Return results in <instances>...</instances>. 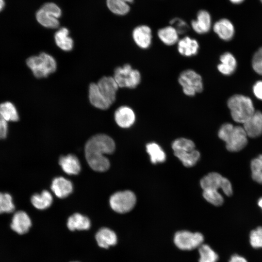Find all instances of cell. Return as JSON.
Wrapping results in <instances>:
<instances>
[{"label":"cell","instance_id":"1","mask_svg":"<svg viewBox=\"0 0 262 262\" xmlns=\"http://www.w3.org/2000/svg\"><path fill=\"white\" fill-rule=\"evenodd\" d=\"M115 143L110 136L97 134L89 139L85 146V156L90 167L98 172H104L110 167L109 160L104 155L112 153Z\"/></svg>","mask_w":262,"mask_h":262},{"label":"cell","instance_id":"2","mask_svg":"<svg viewBox=\"0 0 262 262\" xmlns=\"http://www.w3.org/2000/svg\"><path fill=\"white\" fill-rule=\"evenodd\" d=\"M218 135L225 142L226 148L229 151H239L247 143V135L244 128L241 126H234L230 123L224 124L220 127Z\"/></svg>","mask_w":262,"mask_h":262},{"label":"cell","instance_id":"3","mask_svg":"<svg viewBox=\"0 0 262 262\" xmlns=\"http://www.w3.org/2000/svg\"><path fill=\"white\" fill-rule=\"evenodd\" d=\"M227 104L234 121L244 123L255 113L251 99L242 95H234L228 100Z\"/></svg>","mask_w":262,"mask_h":262},{"label":"cell","instance_id":"4","mask_svg":"<svg viewBox=\"0 0 262 262\" xmlns=\"http://www.w3.org/2000/svg\"><path fill=\"white\" fill-rule=\"evenodd\" d=\"M26 64L34 76L37 78L48 77L54 72L57 68L55 59L46 52L29 57L26 61Z\"/></svg>","mask_w":262,"mask_h":262},{"label":"cell","instance_id":"5","mask_svg":"<svg viewBox=\"0 0 262 262\" xmlns=\"http://www.w3.org/2000/svg\"><path fill=\"white\" fill-rule=\"evenodd\" d=\"M178 82L182 87L184 94L188 97H194L203 90L204 85L201 75L192 69L182 71L179 76Z\"/></svg>","mask_w":262,"mask_h":262},{"label":"cell","instance_id":"6","mask_svg":"<svg viewBox=\"0 0 262 262\" xmlns=\"http://www.w3.org/2000/svg\"><path fill=\"white\" fill-rule=\"evenodd\" d=\"M113 77L119 87L129 89H134L138 86L142 79L140 71L128 64L116 67Z\"/></svg>","mask_w":262,"mask_h":262},{"label":"cell","instance_id":"7","mask_svg":"<svg viewBox=\"0 0 262 262\" xmlns=\"http://www.w3.org/2000/svg\"><path fill=\"white\" fill-rule=\"evenodd\" d=\"M136 198L131 191L126 190L112 195L109 200L111 208L115 212L124 213L131 211L135 205Z\"/></svg>","mask_w":262,"mask_h":262},{"label":"cell","instance_id":"8","mask_svg":"<svg viewBox=\"0 0 262 262\" xmlns=\"http://www.w3.org/2000/svg\"><path fill=\"white\" fill-rule=\"evenodd\" d=\"M200 185L203 191L221 189L228 196H231L233 192L230 181L216 172L210 173L204 176L200 180Z\"/></svg>","mask_w":262,"mask_h":262},{"label":"cell","instance_id":"9","mask_svg":"<svg viewBox=\"0 0 262 262\" xmlns=\"http://www.w3.org/2000/svg\"><path fill=\"white\" fill-rule=\"evenodd\" d=\"M204 241L203 235L199 232L181 230L176 233L174 237L175 245L180 249L191 250L199 247Z\"/></svg>","mask_w":262,"mask_h":262},{"label":"cell","instance_id":"10","mask_svg":"<svg viewBox=\"0 0 262 262\" xmlns=\"http://www.w3.org/2000/svg\"><path fill=\"white\" fill-rule=\"evenodd\" d=\"M132 38L135 44L142 49H147L152 44V34L150 28L146 25H140L132 31Z\"/></svg>","mask_w":262,"mask_h":262},{"label":"cell","instance_id":"11","mask_svg":"<svg viewBox=\"0 0 262 262\" xmlns=\"http://www.w3.org/2000/svg\"><path fill=\"white\" fill-rule=\"evenodd\" d=\"M97 84L102 95L112 105L116 99V92L119 88L114 77L104 76L99 80Z\"/></svg>","mask_w":262,"mask_h":262},{"label":"cell","instance_id":"12","mask_svg":"<svg viewBox=\"0 0 262 262\" xmlns=\"http://www.w3.org/2000/svg\"><path fill=\"white\" fill-rule=\"evenodd\" d=\"M114 117L117 125L122 128L131 127L133 125L136 119L133 110L126 105L118 107L115 112Z\"/></svg>","mask_w":262,"mask_h":262},{"label":"cell","instance_id":"13","mask_svg":"<svg viewBox=\"0 0 262 262\" xmlns=\"http://www.w3.org/2000/svg\"><path fill=\"white\" fill-rule=\"evenodd\" d=\"M177 50L180 55L186 57L196 56L199 49V44L195 38L185 36L177 43Z\"/></svg>","mask_w":262,"mask_h":262},{"label":"cell","instance_id":"14","mask_svg":"<svg viewBox=\"0 0 262 262\" xmlns=\"http://www.w3.org/2000/svg\"><path fill=\"white\" fill-rule=\"evenodd\" d=\"M244 124V129L248 136L256 138L262 134V113L256 111Z\"/></svg>","mask_w":262,"mask_h":262},{"label":"cell","instance_id":"15","mask_svg":"<svg viewBox=\"0 0 262 262\" xmlns=\"http://www.w3.org/2000/svg\"><path fill=\"white\" fill-rule=\"evenodd\" d=\"M192 29L196 33L202 34L207 33L212 27V18L210 14L206 10H200L197 14L196 18L191 21Z\"/></svg>","mask_w":262,"mask_h":262},{"label":"cell","instance_id":"16","mask_svg":"<svg viewBox=\"0 0 262 262\" xmlns=\"http://www.w3.org/2000/svg\"><path fill=\"white\" fill-rule=\"evenodd\" d=\"M32 222L27 213L24 211H19L14 214L11 228L17 233L24 234L29 231Z\"/></svg>","mask_w":262,"mask_h":262},{"label":"cell","instance_id":"17","mask_svg":"<svg viewBox=\"0 0 262 262\" xmlns=\"http://www.w3.org/2000/svg\"><path fill=\"white\" fill-rule=\"evenodd\" d=\"M213 30L223 40L229 41L234 34V27L230 21L222 18L217 21L213 25Z\"/></svg>","mask_w":262,"mask_h":262},{"label":"cell","instance_id":"18","mask_svg":"<svg viewBox=\"0 0 262 262\" xmlns=\"http://www.w3.org/2000/svg\"><path fill=\"white\" fill-rule=\"evenodd\" d=\"M51 189L58 197L63 198L72 193L73 185L69 180L64 177H59L53 180Z\"/></svg>","mask_w":262,"mask_h":262},{"label":"cell","instance_id":"19","mask_svg":"<svg viewBox=\"0 0 262 262\" xmlns=\"http://www.w3.org/2000/svg\"><path fill=\"white\" fill-rule=\"evenodd\" d=\"M95 237L98 245L104 248L115 246L117 242L115 233L108 228L100 229L96 233Z\"/></svg>","mask_w":262,"mask_h":262},{"label":"cell","instance_id":"20","mask_svg":"<svg viewBox=\"0 0 262 262\" xmlns=\"http://www.w3.org/2000/svg\"><path fill=\"white\" fill-rule=\"evenodd\" d=\"M89 99L94 107L106 110L111 105L100 92L97 83H91L89 86Z\"/></svg>","mask_w":262,"mask_h":262},{"label":"cell","instance_id":"21","mask_svg":"<svg viewBox=\"0 0 262 262\" xmlns=\"http://www.w3.org/2000/svg\"><path fill=\"white\" fill-rule=\"evenodd\" d=\"M59 163L63 171L68 175H77L81 170V164L77 157L68 154L60 157Z\"/></svg>","mask_w":262,"mask_h":262},{"label":"cell","instance_id":"22","mask_svg":"<svg viewBox=\"0 0 262 262\" xmlns=\"http://www.w3.org/2000/svg\"><path fill=\"white\" fill-rule=\"evenodd\" d=\"M179 33L172 26H167L160 29L157 32L159 40L167 46H173L179 40Z\"/></svg>","mask_w":262,"mask_h":262},{"label":"cell","instance_id":"23","mask_svg":"<svg viewBox=\"0 0 262 262\" xmlns=\"http://www.w3.org/2000/svg\"><path fill=\"white\" fill-rule=\"evenodd\" d=\"M220 63L217 65L218 71L224 75H230L232 74L237 66V62L233 55L227 52L220 57Z\"/></svg>","mask_w":262,"mask_h":262},{"label":"cell","instance_id":"24","mask_svg":"<svg viewBox=\"0 0 262 262\" xmlns=\"http://www.w3.org/2000/svg\"><path fill=\"white\" fill-rule=\"evenodd\" d=\"M67 227L71 231L87 230L91 227V222L87 216L75 213L68 218Z\"/></svg>","mask_w":262,"mask_h":262},{"label":"cell","instance_id":"25","mask_svg":"<svg viewBox=\"0 0 262 262\" xmlns=\"http://www.w3.org/2000/svg\"><path fill=\"white\" fill-rule=\"evenodd\" d=\"M57 46L64 51H70L73 47V40L69 36L68 30L65 27L60 28L54 35Z\"/></svg>","mask_w":262,"mask_h":262},{"label":"cell","instance_id":"26","mask_svg":"<svg viewBox=\"0 0 262 262\" xmlns=\"http://www.w3.org/2000/svg\"><path fill=\"white\" fill-rule=\"evenodd\" d=\"M33 206L39 210H45L51 205L53 197L51 194L47 190H44L40 194H35L31 199Z\"/></svg>","mask_w":262,"mask_h":262},{"label":"cell","instance_id":"27","mask_svg":"<svg viewBox=\"0 0 262 262\" xmlns=\"http://www.w3.org/2000/svg\"><path fill=\"white\" fill-rule=\"evenodd\" d=\"M174 155L186 167L194 166L200 157V153L196 149L193 151H174Z\"/></svg>","mask_w":262,"mask_h":262},{"label":"cell","instance_id":"28","mask_svg":"<svg viewBox=\"0 0 262 262\" xmlns=\"http://www.w3.org/2000/svg\"><path fill=\"white\" fill-rule=\"evenodd\" d=\"M0 115L7 122L17 121L19 119L15 106L10 102H5L0 104Z\"/></svg>","mask_w":262,"mask_h":262},{"label":"cell","instance_id":"29","mask_svg":"<svg viewBox=\"0 0 262 262\" xmlns=\"http://www.w3.org/2000/svg\"><path fill=\"white\" fill-rule=\"evenodd\" d=\"M36 18L37 21L45 27L54 29L59 26L58 19L46 13L41 8L37 11Z\"/></svg>","mask_w":262,"mask_h":262},{"label":"cell","instance_id":"30","mask_svg":"<svg viewBox=\"0 0 262 262\" xmlns=\"http://www.w3.org/2000/svg\"><path fill=\"white\" fill-rule=\"evenodd\" d=\"M147 151L150 156V161L153 164L164 162L166 156L161 147L156 143H151L146 146Z\"/></svg>","mask_w":262,"mask_h":262},{"label":"cell","instance_id":"31","mask_svg":"<svg viewBox=\"0 0 262 262\" xmlns=\"http://www.w3.org/2000/svg\"><path fill=\"white\" fill-rule=\"evenodd\" d=\"M106 3L109 9L117 15H126L130 10L129 4L124 0H106Z\"/></svg>","mask_w":262,"mask_h":262},{"label":"cell","instance_id":"32","mask_svg":"<svg viewBox=\"0 0 262 262\" xmlns=\"http://www.w3.org/2000/svg\"><path fill=\"white\" fill-rule=\"evenodd\" d=\"M198 251L199 262H216L218 260L217 254L208 245L202 244L198 247Z\"/></svg>","mask_w":262,"mask_h":262},{"label":"cell","instance_id":"33","mask_svg":"<svg viewBox=\"0 0 262 262\" xmlns=\"http://www.w3.org/2000/svg\"><path fill=\"white\" fill-rule=\"evenodd\" d=\"M250 166L253 180L262 184V154L251 161Z\"/></svg>","mask_w":262,"mask_h":262},{"label":"cell","instance_id":"34","mask_svg":"<svg viewBox=\"0 0 262 262\" xmlns=\"http://www.w3.org/2000/svg\"><path fill=\"white\" fill-rule=\"evenodd\" d=\"M174 151H193L195 150V145L191 140L180 138L175 140L172 145Z\"/></svg>","mask_w":262,"mask_h":262},{"label":"cell","instance_id":"35","mask_svg":"<svg viewBox=\"0 0 262 262\" xmlns=\"http://www.w3.org/2000/svg\"><path fill=\"white\" fill-rule=\"evenodd\" d=\"M14 210L12 196L8 193L0 192V213H12Z\"/></svg>","mask_w":262,"mask_h":262},{"label":"cell","instance_id":"36","mask_svg":"<svg viewBox=\"0 0 262 262\" xmlns=\"http://www.w3.org/2000/svg\"><path fill=\"white\" fill-rule=\"evenodd\" d=\"M203 196L207 201L214 206H220L224 201L223 196L218 191L204 190L203 192Z\"/></svg>","mask_w":262,"mask_h":262},{"label":"cell","instance_id":"37","mask_svg":"<svg viewBox=\"0 0 262 262\" xmlns=\"http://www.w3.org/2000/svg\"><path fill=\"white\" fill-rule=\"evenodd\" d=\"M250 243L254 248L262 247V227H258L251 232Z\"/></svg>","mask_w":262,"mask_h":262},{"label":"cell","instance_id":"38","mask_svg":"<svg viewBox=\"0 0 262 262\" xmlns=\"http://www.w3.org/2000/svg\"><path fill=\"white\" fill-rule=\"evenodd\" d=\"M252 66L256 72L262 75V47L254 54L252 60Z\"/></svg>","mask_w":262,"mask_h":262},{"label":"cell","instance_id":"39","mask_svg":"<svg viewBox=\"0 0 262 262\" xmlns=\"http://www.w3.org/2000/svg\"><path fill=\"white\" fill-rule=\"evenodd\" d=\"M170 23L176 29L179 34H184L189 30L188 25L181 18L178 17L173 18L170 20Z\"/></svg>","mask_w":262,"mask_h":262},{"label":"cell","instance_id":"40","mask_svg":"<svg viewBox=\"0 0 262 262\" xmlns=\"http://www.w3.org/2000/svg\"><path fill=\"white\" fill-rule=\"evenodd\" d=\"M41 8L46 13L56 18L60 17L62 14L61 9L52 2L45 3Z\"/></svg>","mask_w":262,"mask_h":262},{"label":"cell","instance_id":"41","mask_svg":"<svg viewBox=\"0 0 262 262\" xmlns=\"http://www.w3.org/2000/svg\"><path fill=\"white\" fill-rule=\"evenodd\" d=\"M253 92L257 98L262 100V81H259L254 84Z\"/></svg>","mask_w":262,"mask_h":262},{"label":"cell","instance_id":"42","mask_svg":"<svg viewBox=\"0 0 262 262\" xmlns=\"http://www.w3.org/2000/svg\"><path fill=\"white\" fill-rule=\"evenodd\" d=\"M8 130L7 122L0 115V139L4 138Z\"/></svg>","mask_w":262,"mask_h":262},{"label":"cell","instance_id":"43","mask_svg":"<svg viewBox=\"0 0 262 262\" xmlns=\"http://www.w3.org/2000/svg\"><path fill=\"white\" fill-rule=\"evenodd\" d=\"M229 262H247V261L243 257L234 255L231 257Z\"/></svg>","mask_w":262,"mask_h":262},{"label":"cell","instance_id":"44","mask_svg":"<svg viewBox=\"0 0 262 262\" xmlns=\"http://www.w3.org/2000/svg\"><path fill=\"white\" fill-rule=\"evenodd\" d=\"M244 0H229V1L234 4H239L242 3Z\"/></svg>","mask_w":262,"mask_h":262},{"label":"cell","instance_id":"45","mask_svg":"<svg viewBox=\"0 0 262 262\" xmlns=\"http://www.w3.org/2000/svg\"><path fill=\"white\" fill-rule=\"evenodd\" d=\"M4 6V1L3 0H0V11H1Z\"/></svg>","mask_w":262,"mask_h":262},{"label":"cell","instance_id":"46","mask_svg":"<svg viewBox=\"0 0 262 262\" xmlns=\"http://www.w3.org/2000/svg\"><path fill=\"white\" fill-rule=\"evenodd\" d=\"M258 205L262 209V198L259 200Z\"/></svg>","mask_w":262,"mask_h":262},{"label":"cell","instance_id":"47","mask_svg":"<svg viewBox=\"0 0 262 262\" xmlns=\"http://www.w3.org/2000/svg\"><path fill=\"white\" fill-rule=\"evenodd\" d=\"M128 4L133 2V0H124Z\"/></svg>","mask_w":262,"mask_h":262},{"label":"cell","instance_id":"48","mask_svg":"<svg viewBox=\"0 0 262 262\" xmlns=\"http://www.w3.org/2000/svg\"><path fill=\"white\" fill-rule=\"evenodd\" d=\"M261 2L262 3V0H260Z\"/></svg>","mask_w":262,"mask_h":262},{"label":"cell","instance_id":"49","mask_svg":"<svg viewBox=\"0 0 262 262\" xmlns=\"http://www.w3.org/2000/svg\"></svg>","mask_w":262,"mask_h":262}]
</instances>
